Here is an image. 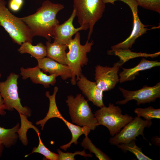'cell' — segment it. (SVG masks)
<instances>
[{
  "label": "cell",
  "mask_w": 160,
  "mask_h": 160,
  "mask_svg": "<svg viewBox=\"0 0 160 160\" xmlns=\"http://www.w3.org/2000/svg\"><path fill=\"white\" fill-rule=\"evenodd\" d=\"M152 124L151 120H144L140 117L135 116L119 132L110 138L109 142L111 145H116L121 143H128L132 140H136V137L140 135L146 140L144 136V129L150 127Z\"/></svg>",
  "instance_id": "9c48e42d"
},
{
  "label": "cell",
  "mask_w": 160,
  "mask_h": 160,
  "mask_svg": "<svg viewBox=\"0 0 160 160\" xmlns=\"http://www.w3.org/2000/svg\"><path fill=\"white\" fill-rule=\"evenodd\" d=\"M23 3V0H9L8 6L12 11L17 12L21 8Z\"/></svg>",
  "instance_id": "4316f807"
},
{
  "label": "cell",
  "mask_w": 160,
  "mask_h": 160,
  "mask_svg": "<svg viewBox=\"0 0 160 160\" xmlns=\"http://www.w3.org/2000/svg\"><path fill=\"white\" fill-rule=\"evenodd\" d=\"M119 90L122 92L124 99L116 102V104L124 105L129 101L135 100L137 104L150 103L156 101L160 97V82H159L152 87L144 86L142 88L135 91H129L119 87Z\"/></svg>",
  "instance_id": "8fae6325"
},
{
  "label": "cell",
  "mask_w": 160,
  "mask_h": 160,
  "mask_svg": "<svg viewBox=\"0 0 160 160\" xmlns=\"http://www.w3.org/2000/svg\"><path fill=\"white\" fill-rule=\"evenodd\" d=\"M20 127L19 123L11 129H5L0 126V144L7 148L15 145L19 137L17 134Z\"/></svg>",
  "instance_id": "ffe728a7"
},
{
  "label": "cell",
  "mask_w": 160,
  "mask_h": 160,
  "mask_svg": "<svg viewBox=\"0 0 160 160\" xmlns=\"http://www.w3.org/2000/svg\"><path fill=\"white\" fill-rule=\"evenodd\" d=\"M139 6L160 13V0H135Z\"/></svg>",
  "instance_id": "d4e9b609"
},
{
  "label": "cell",
  "mask_w": 160,
  "mask_h": 160,
  "mask_svg": "<svg viewBox=\"0 0 160 160\" xmlns=\"http://www.w3.org/2000/svg\"><path fill=\"white\" fill-rule=\"evenodd\" d=\"M124 62L120 59L111 67L97 65L95 67V76L98 88L103 91L113 89L119 81L118 72L119 68Z\"/></svg>",
  "instance_id": "7c38bea8"
},
{
  "label": "cell",
  "mask_w": 160,
  "mask_h": 160,
  "mask_svg": "<svg viewBox=\"0 0 160 160\" xmlns=\"http://www.w3.org/2000/svg\"><path fill=\"white\" fill-rule=\"evenodd\" d=\"M57 92L58 90L57 89H54L52 95H50L49 92H46L45 95L49 100V110L46 116L43 119L37 121L36 124L37 125H40L41 127V130H43L45 124L50 119L57 118L62 120L70 131L72 136L70 141L60 146L61 148L66 151L67 148L71 147L72 143H74L75 145L78 144L77 140L80 136L82 134L88 135L91 130L87 127L82 126L81 127L71 123L62 116L58 109L56 102V96Z\"/></svg>",
  "instance_id": "52a82bcc"
},
{
  "label": "cell",
  "mask_w": 160,
  "mask_h": 160,
  "mask_svg": "<svg viewBox=\"0 0 160 160\" xmlns=\"http://www.w3.org/2000/svg\"><path fill=\"white\" fill-rule=\"evenodd\" d=\"M64 8L63 5L47 0L33 14L20 18L29 28L33 37L39 36L51 42L54 30L59 24L57 14Z\"/></svg>",
  "instance_id": "6da1fadb"
},
{
  "label": "cell",
  "mask_w": 160,
  "mask_h": 160,
  "mask_svg": "<svg viewBox=\"0 0 160 160\" xmlns=\"http://www.w3.org/2000/svg\"><path fill=\"white\" fill-rule=\"evenodd\" d=\"M1 72L0 71V78L1 77Z\"/></svg>",
  "instance_id": "f546056e"
},
{
  "label": "cell",
  "mask_w": 160,
  "mask_h": 160,
  "mask_svg": "<svg viewBox=\"0 0 160 160\" xmlns=\"http://www.w3.org/2000/svg\"><path fill=\"white\" fill-rule=\"evenodd\" d=\"M8 110L4 100L0 93V115L4 116L6 113L5 110Z\"/></svg>",
  "instance_id": "83f0119b"
},
{
  "label": "cell",
  "mask_w": 160,
  "mask_h": 160,
  "mask_svg": "<svg viewBox=\"0 0 160 160\" xmlns=\"http://www.w3.org/2000/svg\"><path fill=\"white\" fill-rule=\"evenodd\" d=\"M19 75L11 73L6 80L0 82V93L3 98L8 110L15 109L19 114L30 117L31 111L27 106H23L19 97L17 86V79Z\"/></svg>",
  "instance_id": "ba28073f"
},
{
  "label": "cell",
  "mask_w": 160,
  "mask_h": 160,
  "mask_svg": "<svg viewBox=\"0 0 160 160\" xmlns=\"http://www.w3.org/2000/svg\"><path fill=\"white\" fill-rule=\"evenodd\" d=\"M89 40H87L84 45H81L80 33L78 32L68 45L69 51L66 55L67 65L71 72V82L73 85L76 84L77 81L82 74L81 68L87 65L88 62L87 54L91 51L94 44L93 41Z\"/></svg>",
  "instance_id": "7a4b0ae2"
},
{
  "label": "cell",
  "mask_w": 160,
  "mask_h": 160,
  "mask_svg": "<svg viewBox=\"0 0 160 160\" xmlns=\"http://www.w3.org/2000/svg\"><path fill=\"white\" fill-rule=\"evenodd\" d=\"M36 60L39 66L44 73L60 76L63 80L71 78V72L67 65L60 63L47 57Z\"/></svg>",
  "instance_id": "2e32d148"
},
{
  "label": "cell",
  "mask_w": 160,
  "mask_h": 160,
  "mask_svg": "<svg viewBox=\"0 0 160 160\" xmlns=\"http://www.w3.org/2000/svg\"><path fill=\"white\" fill-rule=\"evenodd\" d=\"M85 149L81 151H77L74 153L67 152L64 153L59 149H57V152L58 153L59 160H75L74 158L76 155H79L84 157H92V155L90 154H87L85 152Z\"/></svg>",
  "instance_id": "484cf974"
},
{
  "label": "cell",
  "mask_w": 160,
  "mask_h": 160,
  "mask_svg": "<svg viewBox=\"0 0 160 160\" xmlns=\"http://www.w3.org/2000/svg\"><path fill=\"white\" fill-rule=\"evenodd\" d=\"M119 1L126 4L130 8L133 16V25L132 30L130 36L124 41L112 46V50L128 49L131 48L135 40L139 37L146 33L148 30V26L144 25L140 20L138 15L137 7L139 6L135 0H104L105 3L113 4L116 1Z\"/></svg>",
  "instance_id": "30bf717a"
},
{
  "label": "cell",
  "mask_w": 160,
  "mask_h": 160,
  "mask_svg": "<svg viewBox=\"0 0 160 160\" xmlns=\"http://www.w3.org/2000/svg\"><path fill=\"white\" fill-rule=\"evenodd\" d=\"M94 115L99 126L102 125L106 127L112 137L119 132L133 119L127 114H122L120 108L111 103L108 107L105 106L100 108Z\"/></svg>",
  "instance_id": "8992f818"
},
{
  "label": "cell",
  "mask_w": 160,
  "mask_h": 160,
  "mask_svg": "<svg viewBox=\"0 0 160 160\" xmlns=\"http://www.w3.org/2000/svg\"><path fill=\"white\" fill-rule=\"evenodd\" d=\"M39 139V143L37 147H34L31 153L26 155L25 157L33 153H38L43 155L46 159L50 160H59V155L50 151L43 144L41 139L40 132L37 133Z\"/></svg>",
  "instance_id": "7402d4cb"
},
{
  "label": "cell",
  "mask_w": 160,
  "mask_h": 160,
  "mask_svg": "<svg viewBox=\"0 0 160 160\" xmlns=\"http://www.w3.org/2000/svg\"><path fill=\"white\" fill-rule=\"evenodd\" d=\"M20 74L24 80L30 78L33 83L40 84L45 88H49L50 85H54L58 76L55 74L47 75L41 71L38 65L34 67L20 68Z\"/></svg>",
  "instance_id": "9a60e30c"
},
{
  "label": "cell",
  "mask_w": 160,
  "mask_h": 160,
  "mask_svg": "<svg viewBox=\"0 0 160 160\" xmlns=\"http://www.w3.org/2000/svg\"><path fill=\"white\" fill-rule=\"evenodd\" d=\"M47 57L60 63L67 65V53L68 46L54 41L53 43L47 41L46 42Z\"/></svg>",
  "instance_id": "ac0fdd59"
},
{
  "label": "cell",
  "mask_w": 160,
  "mask_h": 160,
  "mask_svg": "<svg viewBox=\"0 0 160 160\" xmlns=\"http://www.w3.org/2000/svg\"><path fill=\"white\" fill-rule=\"evenodd\" d=\"M76 16V11L73 9L72 13L68 19L63 23L58 25L55 28L52 38L54 41L59 43L66 45L68 46L73 36L81 30H85L84 27L80 26L75 28L73 22Z\"/></svg>",
  "instance_id": "4fadbf2b"
},
{
  "label": "cell",
  "mask_w": 160,
  "mask_h": 160,
  "mask_svg": "<svg viewBox=\"0 0 160 160\" xmlns=\"http://www.w3.org/2000/svg\"><path fill=\"white\" fill-rule=\"evenodd\" d=\"M134 112L137 116L143 117L146 120L160 119V109H155L151 106L145 108H137Z\"/></svg>",
  "instance_id": "cb8c5ba5"
},
{
  "label": "cell",
  "mask_w": 160,
  "mask_h": 160,
  "mask_svg": "<svg viewBox=\"0 0 160 160\" xmlns=\"http://www.w3.org/2000/svg\"><path fill=\"white\" fill-rule=\"evenodd\" d=\"M81 145L85 149L89 150L90 153L95 154L96 157L100 160H111L109 156L93 144L87 135H85Z\"/></svg>",
  "instance_id": "603a6c76"
},
{
  "label": "cell",
  "mask_w": 160,
  "mask_h": 160,
  "mask_svg": "<svg viewBox=\"0 0 160 160\" xmlns=\"http://www.w3.org/2000/svg\"><path fill=\"white\" fill-rule=\"evenodd\" d=\"M88 101L81 94H78L75 97L71 95L68 96L66 102L72 123L80 126L87 127L93 130L99 125Z\"/></svg>",
  "instance_id": "5b68a950"
},
{
  "label": "cell",
  "mask_w": 160,
  "mask_h": 160,
  "mask_svg": "<svg viewBox=\"0 0 160 160\" xmlns=\"http://www.w3.org/2000/svg\"><path fill=\"white\" fill-rule=\"evenodd\" d=\"M31 42L25 41L23 43L17 50L20 54L28 53L36 60L45 57L47 56L46 46L39 42L35 46Z\"/></svg>",
  "instance_id": "d6986e66"
},
{
  "label": "cell",
  "mask_w": 160,
  "mask_h": 160,
  "mask_svg": "<svg viewBox=\"0 0 160 160\" xmlns=\"http://www.w3.org/2000/svg\"><path fill=\"white\" fill-rule=\"evenodd\" d=\"M4 0H0V25L8 33L13 42L21 45L33 37L27 25L20 18L13 15L6 7Z\"/></svg>",
  "instance_id": "277c9868"
},
{
  "label": "cell",
  "mask_w": 160,
  "mask_h": 160,
  "mask_svg": "<svg viewBox=\"0 0 160 160\" xmlns=\"http://www.w3.org/2000/svg\"><path fill=\"white\" fill-rule=\"evenodd\" d=\"M105 7L103 0H73V9L79 23L85 31L89 30L87 40L90 39L94 26L102 17Z\"/></svg>",
  "instance_id": "3957f363"
},
{
  "label": "cell",
  "mask_w": 160,
  "mask_h": 160,
  "mask_svg": "<svg viewBox=\"0 0 160 160\" xmlns=\"http://www.w3.org/2000/svg\"><path fill=\"white\" fill-rule=\"evenodd\" d=\"M4 146L0 144V157L1 156L4 149Z\"/></svg>",
  "instance_id": "f1b7e54d"
},
{
  "label": "cell",
  "mask_w": 160,
  "mask_h": 160,
  "mask_svg": "<svg viewBox=\"0 0 160 160\" xmlns=\"http://www.w3.org/2000/svg\"><path fill=\"white\" fill-rule=\"evenodd\" d=\"M160 65V62L157 60H149L143 58L138 64L134 67L130 68H122L123 71L119 74V82L122 83L133 80L136 76L138 75L140 71Z\"/></svg>",
  "instance_id": "e0dca14e"
},
{
  "label": "cell",
  "mask_w": 160,
  "mask_h": 160,
  "mask_svg": "<svg viewBox=\"0 0 160 160\" xmlns=\"http://www.w3.org/2000/svg\"><path fill=\"white\" fill-rule=\"evenodd\" d=\"M117 146L124 152L128 151L132 153L138 160H152L143 153L141 148L137 145L134 140H132L128 143H121Z\"/></svg>",
  "instance_id": "44dd1931"
},
{
  "label": "cell",
  "mask_w": 160,
  "mask_h": 160,
  "mask_svg": "<svg viewBox=\"0 0 160 160\" xmlns=\"http://www.w3.org/2000/svg\"><path fill=\"white\" fill-rule=\"evenodd\" d=\"M76 84L82 93L97 107L102 108L105 105L103 101V92L97 87L96 82L89 80L82 74L76 81Z\"/></svg>",
  "instance_id": "5bb4252c"
}]
</instances>
